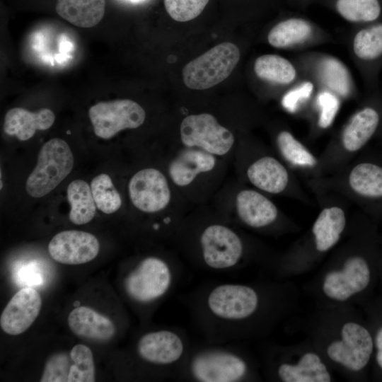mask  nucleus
Listing matches in <instances>:
<instances>
[{"label":"nucleus","instance_id":"nucleus-1","mask_svg":"<svg viewBox=\"0 0 382 382\" xmlns=\"http://www.w3.org/2000/svg\"><path fill=\"white\" fill-rule=\"evenodd\" d=\"M249 375L244 357L228 343L208 342L191 346L178 381L238 382Z\"/></svg>","mask_w":382,"mask_h":382},{"label":"nucleus","instance_id":"nucleus-2","mask_svg":"<svg viewBox=\"0 0 382 382\" xmlns=\"http://www.w3.org/2000/svg\"><path fill=\"white\" fill-rule=\"evenodd\" d=\"M183 273L180 265L174 262L148 256L128 272L124 279V289L134 303L151 305L173 292Z\"/></svg>","mask_w":382,"mask_h":382},{"label":"nucleus","instance_id":"nucleus-3","mask_svg":"<svg viewBox=\"0 0 382 382\" xmlns=\"http://www.w3.org/2000/svg\"><path fill=\"white\" fill-rule=\"evenodd\" d=\"M190 347L185 330L173 327L144 333L137 342L136 351L142 361L163 369L167 376L177 380Z\"/></svg>","mask_w":382,"mask_h":382},{"label":"nucleus","instance_id":"nucleus-4","mask_svg":"<svg viewBox=\"0 0 382 382\" xmlns=\"http://www.w3.org/2000/svg\"><path fill=\"white\" fill-rule=\"evenodd\" d=\"M198 265L205 271L231 272L241 263L244 245L240 236L228 226L212 224L204 227L198 237Z\"/></svg>","mask_w":382,"mask_h":382},{"label":"nucleus","instance_id":"nucleus-5","mask_svg":"<svg viewBox=\"0 0 382 382\" xmlns=\"http://www.w3.org/2000/svg\"><path fill=\"white\" fill-rule=\"evenodd\" d=\"M74 156L69 144L63 139L54 138L41 147L37 164L28 176L25 189L35 198L50 193L71 173Z\"/></svg>","mask_w":382,"mask_h":382},{"label":"nucleus","instance_id":"nucleus-6","mask_svg":"<svg viewBox=\"0 0 382 382\" xmlns=\"http://www.w3.org/2000/svg\"><path fill=\"white\" fill-rule=\"evenodd\" d=\"M240 59L238 48L222 42L188 62L183 69V81L194 90L212 88L224 81Z\"/></svg>","mask_w":382,"mask_h":382},{"label":"nucleus","instance_id":"nucleus-7","mask_svg":"<svg viewBox=\"0 0 382 382\" xmlns=\"http://www.w3.org/2000/svg\"><path fill=\"white\" fill-rule=\"evenodd\" d=\"M183 144L198 147L216 156L228 153L234 144V136L221 126L211 114L202 113L185 117L180 127Z\"/></svg>","mask_w":382,"mask_h":382},{"label":"nucleus","instance_id":"nucleus-8","mask_svg":"<svg viewBox=\"0 0 382 382\" xmlns=\"http://www.w3.org/2000/svg\"><path fill=\"white\" fill-rule=\"evenodd\" d=\"M88 116L95 134L108 139L120 131L140 127L145 120L146 113L137 103L122 99L100 102L91 106Z\"/></svg>","mask_w":382,"mask_h":382},{"label":"nucleus","instance_id":"nucleus-9","mask_svg":"<svg viewBox=\"0 0 382 382\" xmlns=\"http://www.w3.org/2000/svg\"><path fill=\"white\" fill-rule=\"evenodd\" d=\"M342 340L334 341L327 349L329 357L347 369L357 371L368 363L373 341L368 330L355 323H345L341 330Z\"/></svg>","mask_w":382,"mask_h":382},{"label":"nucleus","instance_id":"nucleus-10","mask_svg":"<svg viewBox=\"0 0 382 382\" xmlns=\"http://www.w3.org/2000/svg\"><path fill=\"white\" fill-rule=\"evenodd\" d=\"M128 190L133 205L146 213L163 210L171 198L166 176L159 170L152 168L136 173L129 182Z\"/></svg>","mask_w":382,"mask_h":382},{"label":"nucleus","instance_id":"nucleus-11","mask_svg":"<svg viewBox=\"0 0 382 382\" xmlns=\"http://www.w3.org/2000/svg\"><path fill=\"white\" fill-rule=\"evenodd\" d=\"M99 250L100 244L94 235L76 230L58 233L48 245L52 258L66 265L88 262L98 255Z\"/></svg>","mask_w":382,"mask_h":382},{"label":"nucleus","instance_id":"nucleus-12","mask_svg":"<svg viewBox=\"0 0 382 382\" xmlns=\"http://www.w3.org/2000/svg\"><path fill=\"white\" fill-rule=\"evenodd\" d=\"M370 281V270L366 261L354 256L347 260L340 271L329 272L324 280L323 290L329 298L345 301L364 290Z\"/></svg>","mask_w":382,"mask_h":382},{"label":"nucleus","instance_id":"nucleus-13","mask_svg":"<svg viewBox=\"0 0 382 382\" xmlns=\"http://www.w3.org/2000/svg\"><path fill=\"white\" fill-rule=\"evenodd\" d=\"M42 307L39 292L30 286L20 289L7 303L0 318L2 330L17 335L27 330L38 316Z\"/></svg>","mask_w":382,"mask_h":382},{"label":"nucleus","instance_id":"nucleus-14","mask_svg":"<svg viewBox=\"0 0 382 382\" xmlns=\"http://www.w3.org/2000/svg\"><path fill=\"white\" fill-rule=\"evenodd\" d=\"M351 190L371 209L382 211V161L369 159L353 167L348 177Z\"/></svg>","mask_w":382,"mask_h":382},{"label":"nucleus","instance_id":"nucleus-15","mask_svg":"<svg viewBox=\"0 0 382 382\" xmlns=\"http://www.w3.org/2000/svg\"><path fill=\"white\" fill-rule=\"evenodd\" d=\"M236 206L240 220L251 228L265 227L277 218L278 211L274 203L253 190L240 191L236 195Z\"/></svg>","mask_w":382,"mask_h":382},{"label":"nucleus","instance_id":"nucleus-16","mask_svg":"<svg viewBox=\"0 0 382 382\" xmlns=\"http://www.w3.org/2000/svg\"><path fill=\"white\" fill-rule=\"evenodd\" d=\"M54 120V112L48 108L30 112L22 108H14L5 115L4 131L21 141H26L33 137L37 130L49 129Z\"/></svg>","mask_w":382,"mask_h":382},{"label":"nucleus","instance_id":"nucleus-17","mask_svg":"<svg viewBox=\"0 0 382 382\" xmlns=\"http://www.w3.org/2000/svg\"><path fill=\"white\" fill-rule=\"evenodd\" d=\"M68 325L76 335L86 339L105 341L116 332L114 323L106 316L87 306H78L69 314Z\"/></svg>","mask_w":382,"mask_h":382},{"label":"nucleus","instance_id":"nucleus-18","mask_svg":"<svg viewBox=\"0 0 382 382\" xmlns=\"http://www.w3.org/2000/svg\"><path fill=\"white\" fill-rule=\"evenodd\" d=\"M216 165L214 155L202 149H186L169 165V175L178 186L190 184L202 173L209 172Z\"/></svg>","mask_w":382,"mask_h":382},{"label":"nucleus","instance_id":"nucleus-19","mask_svg":"<svg viewBox=\"0 0 382 382\" xmlns=\"http://www.w3.org/2000/svg\"><path fill=\"white\" fill-rule=\"evenodd\" d=\"M247 176L254 186L272 194L282 192L289 183L286 168L272 156H263L254 161L247 170Z\"/></svg>","mask_w":382,"mask_h":382},{"label":"nucleus","instance_id":"nucleus-20","mask_svg":"<svg viewBox=\"0 0 382 382\" xmlns=\"http://www.w3.org/2000/svg\"><path fill=\"white\" fill-rule=\"evenodd\" d=\"M380 120L379 113L371 107L356 112L342 132V144L345 149L357 152L362 149L376 133Z\"/></svg>","mask_w":382,"mask_h":382},{"label":"nucleus","instance_id":"nucleus-21","mask_svg":"<svg viewBox=\"0 0 382 382\" xmlns=\"http://www.w3.org/2000/svg\"><path fill=\"white\" fill-rule=\"evenodd\" d=\"M105 0H57L59 16L81 28L96 25L105 14Z\"/></svg>","mask_w":382,"mask_h":382},{"label":"nucleus","instance_id":"nucleus-22","mask_svg":"<svg viewBox=\"0 0 382 382\" xmlns=\"http://www.w3.org/2000/svg\"><path fill=\"white\" fill-rule=\"evenodd\" d=\"M345 224V214L340 207L333 206L323 209L312 228L316 249L325 252L333 247L339 241Z\"/></svg>","mask_w":382,"mask_h":382},{"label":"nucleus","instance_id":"nucleus-23","mask_svg":"<svg viewBox=\"0 0 382 382\" xmlns=\"http://www.w3.org/2000/svg\"><path fill=\"white\" fill-rule=\"evenodd\" d=\"M279 378L285 382H328L331 377L325 365L314 353L303 354L296 364H282L277 369Z\"/></svg>","mask_w":382,"mask_h":382},{"label":"nucleus","instance_id":"nucleus-24","mask_svg":"<svg viewBox=\"0 0 382 382\" xmlns=\"http://www.w3.org/2000/svg\"><path fill=\"white\" fill-rule=\"evenodd\" d=\"M70 204L69 219L76 225L86 224L94 217L96 205L91 186L84 180H74L66 190Z\"/></svg>","mask_w":382,"mask_h":382},{"label":"nucleus","instance_id":"nucleus-25","mask_svg":"<svg viewBox=\"0 0 382 382\" xmlns=\"http://www.w3.org/2000/svg\"><path fill=\"white\" fill-rule=\"evenodd\" d=\"M312 33L308 22L301 18H289L279 22L270 31L269 43L277 48H285L306 40Z\"/></svg>","mask_w":382,"mask_h":382},{"label":"nucleus","instance_id":"nucleus-26","mask_svg":"<svg viewBox=\"0 0 382 382\" xmlns=\"http://www.w3.org/2000/svg\"><path fill=\"white\" fill-rule=\"evenodd\" d=\"M254 71L258 78L274 83L288 84L295 79L294 66L286 59L276 54H264L255 62Z\"/></svg>","mask_w":382,"mask_h":382},{"label":"nucleus","instance_id":"nucleus-27","mask_svg":"<svg viewBox=\"0 0 382 382\" xmlns=\"http://www.w3.org/2000/svg\"><path fill=\"white\" fill-rule=\"evenodd\" d=\"M91 189L96 207L103 213L112 214L120 208V195L108 174L96 176L91 181Z\"/></svg>","mask_w":382,"mask_h":382},{"label":"nucleus","instance_id":"nucleus-28","mask_svg":"<svg viewBox=\"0 0 382 382\" xmlns=\"http://www.w3.org/2000/svg\"><path fill=\"white\" fill-rule=\"evenodd\" d=\"M320 72L323 81L330 89L342 96L349 93L350 75L340 60L333 57L324 59L320 65Z\"/></svg>","mask_w":382,"mask_h":382},{"label":"nucleus","instance_id":"nucleus-29","mask_svg":"<svg viewBox=\"0 0 382 382\" xmlns=\"http://www.w3.org/2000/svg\"><path fill=\"white\" fill-rule=\"evenodd\" d=\"M71 365L68 382L95 381V365L92 351L85 345H74L70 352Z\"/></svg>","mask_w":382,"mask_h":382},{"label":"nucleus","instance_id":"nucleus-30","mask_svg":"<svg viewBox=\"0 0 382 382\" xmlns=\"http://www.w3.org/2000/svg\"><path fill=\"white\" fill-rule=\"evenodd\" d=\"M277 141L282 155L290 163L306 167L316 165V159L314 156L289 132H279Z\"/></svg>","mask_w":382,"mask_h":382},{"label":"nucleus","instance_id":"nucleus-31","mask_svg":"<svg viewBox=\"0 0 382 382\" xmlns=\"http://www.w3.org/2000/svg\"><path fill=\"white\" fill-rule=\"evenodd\" d=\"M339 13L351 22H369L376 19L381 12L378 0H337Z\"/></svg>","mask_w":382,"mask_h":382},{"label":"nucleus","instance_id":"nucleus-32","mask_svg":"<svg viewBox=\"0 0 382 382\" xmlns=\"http://www.w3.org/2000/svg\"><path fill=\"white\" fill-rule=\"evenodd\" d=\"M355 54L364 60L374 59L382 54V24L359 31L354 38Z\"/></svg>","mask_w":382,"mask_h":382},{"label":"nucleus","instance_id":"nucleus-33","mask_svg":"<svg viewBox=\"0 0 382 382\" xmlns=\"http://www.w3.org/2000/svg\"><path fill=\"white\" fill-rule=\"evenodd\" d=\"M209 0H164L169 16L175 21L185 22L197 17Z\"/></svg>","mask_w":382,"mask_h":382},{"label":"nucleus","instance_id":"nucleus-34","mask_svg":"<svg viewBox=\"0 0 382 382\" xmlns=\"http://www.w3.org/2000/svg\"><path fill=\"white\" fill-rule=\"evenodd\" d=\"M71 361L70 356L64 352L50 357L45 365L40 381L68 382Z\"/></svg>","mask_w":382,"mask_h":382},{"label":"nucleus","instance_id":"nucleus-35","mask_svg":"<svg viewBox=\"0 0 382 382\" xmlns=\"http://www.w3.org/2000/svg\"><path fill=\"white\" fill-rule=\"evenodd\" d=\"M318 104L320 108L318 125L322 128H327L333 122L339 110V100L335 94L323 91L318 96Z\"/></svg>","mask_w":382,"mask_h":382},{"label":"nucleus","instance_id":"nucleus-36","mask_svg":"<svg viewBox=\"0 0 382 382\" xmlns=\"http://www.w3.org/2000/svg\"><path fill=\"white\" fill-rule=\"evenodd\" d=\"M313 89L311 82H304L287 92L282 98L283 106L289 111H294L298 105L308 98Z\"/></svg>","mask_w":382,"mask_h":382},{"label":"nucleus","instance_id":"nucleus-37","mask_svg":"<svg viewBox=\"0 0 382 382\" xmlns=\"http://www.w3.org/2000/svg\"><path fill=\"white\" fill-rule=\"evenodd\" d=\"M376 344L377 348L376 360L378 365L382 369V328L378 331L376 335Z\"/></svg>","mask_w":382,"mask_h":382},{"label":"nucleus","instance_id":"nucleus-38","mask_svg":"<svg viewBox=\"0 0 382 382\" xmlns=\"http://www.w3.org/2000/svg\"><path fill=\"white\" fill-rule=\"evenodd\" d=\"M128 1H132V2L138 3V2L142 1L144 0H128Z\"/></svg>","mask_w":382,"mask_h":382}]
</instances>
